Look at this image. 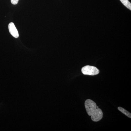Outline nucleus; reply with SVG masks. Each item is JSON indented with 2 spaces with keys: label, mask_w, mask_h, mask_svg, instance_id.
Here are the masks:
<instances>
[{
  "label": "nucleus",
  "mask_w": 131,
  "mask_h": 131,
  "mask_svg": "<svg viewBox=\"0 0 131 131\" xmlns=\"http://www.w3.org/2000/svg\"><path fill=\"white\" fill-rule=\"evenodd\" d=\"M118 110L124 114L126 116H127L129 118H131V114L130 113L128 112V111H127L125 109H124L123 108L121 107H119L118 108Z\"/></svg>",
  "instance_id": "20e7f679"
},
{
  "label": "nucleus",
  "mask_w": 131,
  "mask_h": 131,
  "mask_svg": "<svg viewBox=\"0 0 131 131\" xmlns=\"http://www.w3.org/2000/svg\"><path fill=\"white\" fill-rule=\"evenodd\" d=\"M19 0H11V3L13 5H16L18 2Z\"/></svg>",
  "instance_id": "423d86ee"
},
{
  "label": "nucleus",
  "mask_w": 131,
  "mask_h": 131,
  "mask_svg": "<svg viewBox=\"0 0 131 131\" xmlns=\"http://www.w3.org/2000/svg\"><path fill=\"white\" fill-rule=\"evenodd\" d=\"M81 71L83 74L90 75H95L100 73V70L96 67L89 65L83 67Z\"/></svg>",
  "instance_id": "f03ea898"
},
{
  "label": "nucleus",
  "mask_w": 131,
  "mask_h": 131,
  "mask_svg": "<svg viewBox=\"0 0 131 131\" xmlns=\"http://www.w3.org/2000/svg\"><path fill=\"white\" fill-rule=\"evenodd\" d=\"M8 29H9V33L13 37L15 38L19 37L18 32L13 23L11 22L9 23L8 25Z\"/></svg>",
  "instance_id": "7ed1b4c3"
},
{
  "label": "nucleus",
  "mask_w": 131,
  "mask_h": 131,
  "mask_svg": "<svg viewBox=\"0 0 131 131\" xmlns=\"http://www.w3.org/2000/svg\"><path fill=\"white\" fill-rule=\"evenodd\" d=\"M85 107L88 115L91 117V119L94 122H98L103 118L102 110L97 108L96 103L92 100L88 99L84 103Z\"/></svg>",
  "instance_id": "f257e3e1"
},
{
  "label": "nucleus",
  "mask_w": 131,
  "mask_h": 131,
  "mask_svg": "<svg viewBox=\"0 0 131 131\" xmlns=\"http://www.w3.org/2000/svg\"><path fill=\"white\" fill-rule=\"evenodd\" d=\"M123 4L127 8L131 10V4L128 0H120Z\"/></svg>",
  "instance_id": "39448f33"
}]
</instances>
